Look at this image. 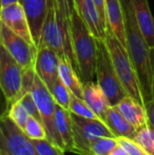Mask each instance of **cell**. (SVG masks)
Returning <instances> with one entry per match:
<instances>
[{"label": "cell", "mask_w": 154, "mask_h": 155, "mask_svg": "<svg viewBox=\"0 0 154 155\" xmlns=\"http://www.w3.org/2000/svg\"><path fill=\"white\" fill-rule=\"evenodd\" d=\"M55 127L58 136L61 140L64 151L75 153L71 113L70 111L61 108L58 104L56 106L55 111Z\"/></svg>", "instance_id": "obj_18"}, {"label": "cell", "mask_w": 154, "mask_h": 155, "mask_svg": "<svg viewBox=\"0 0 154 155\" xmlns=\"http://www.w3.org/2000/svg\"><path fill=\"white\" fill-rule=\"evenodd\" d=\"M117 143H117V139L115 137H95L91 141L90 145L91 153H92V155H109V153Z\"/></svg>", "instance_id": "obj_24"}, {"label": "cell", "mask_w": 154, "mask_h": 155, "mask_svg": "<svg viewBox=\"0 0 154 155\" xmlns=\"http://www.w3.org/2000/svg\"><path fill=\"white\" fill-rule=\"evenodd\" d=\"M103 121L107 124L115 138L127 137V138L133 139L135 136V128L117 111L114 106H110L107 109L103 115Z\"/></svg>", "instance_id": "obj_19"}, {"label": "cell", "mask_w": 154, "mask_h": 155, "mask_svg": "<svg viewBox=\"0 0 154 155\" xmlns=\"http://www.w3.org/2000/svg\"><path fill=\"white\" fill-rule=\"evenodd\" d=\"M74 11L96 40H103L106 25L101 21L93 0H74Z\"/></svg>", "instance_id": "obj_12"}, {"label": "cell", "mask_w": 154, "mask_h": 155, "mask_svg": "<svg viewBox=\"0 0 154 155\" xmlns=\"http://www.w3.org/2000/svg\"><path fill=\"white\" fill-rule=\"evenodd\" d=\"M54 6H55L56 19H57L58 27L60 29L62 40H64L66 57L70 60L72 65L76 69L70 35V21L72 13L74 11V0H54Z\"/></svg>", "instance_id": "obj_13"}, {"label": "cell", "mask_w": 154, "mask_h": 155, "mask_svg": "<svg viewBox=\"0 0 154 155\" xmlns=\"http://www.w3.org/2000/svg\"><path fill=\"white\" fill-rule=\"evenodd\" d=\"M150 60H151V73H152V95L154 97V48L150 50Z\"/></svg>", "instance_id": "obj_36"}, {"label": "cell", "mask_w": 154, "mask_h": 155, "mask_svg": "<svg viewBox=\"0 0 154 155\" xmlns=\"http://www.w3.org/2000/svg\"><path fill=\"white\" fill-rule=\"evenodd\" d=\"M136 25L150 49L154 48V18L148 0H130Z\"/></svg>", "instance_id": "obj_16"}, {"label": "cell", "mask_w": 154, "mask_h": 155, "mask_svg": "<svg viewBox=\"0 0 154 155\" xmlns=\"http://www.w3.org/2000/svg\"><path fill=\"white\" fill-rule=\"evenodd\" d=\"M6 115L11 118V120L14 121L21 130H23L25 124L27 123L28 118H29V113L25 110V108L22 106L19 100L15 101L8 107V111H6Z\"/></svg>", "instance_id": "obj_28"}, {"label": "cell", "mask_w": 154, "mask_h": 155, "mask_svg": "<svg viewBox=\"0 0 154 155\" xmlns=\"http://www.w3.org/2000/svg\"><path fill=\"white\" fill-rule=\"evenodd\" d=\"M0 155H8V154L5 153L4 151H2V150H0Z\"/></svg>", "instance_id": "obj_38"}, {"label": "cell", "mask_w": 154, "mask_h": 155, "mask_svg": "<svg viewBox=\"0 0 154 155\" xmlns=\"http://www.w3.org/2000/svg\"><path fill=\"white\" fill-rule=\"evenodd\" d=\"M134 141L138 143L149 155H154V128L147 124L136 131Z\"/></svg>", "instance_id": "obj_23"}, {"label": "cell", "mask_w": 154, "mask_h": 155, "mask_svg": "<svg viewBox=\"0 0 154 155\" xmlns=\"http://www.w3.org/2000/svg\"><path fill=\"white\" fill-rule=\"evenodd\" d=\"M70 35L76 71L82 84L95 77L96 39L93 37L80 17L73 11L70 21Z\"/></svg>", "instance_id": "obj_2"}, {"label": "cell", "mask_w": 154, "mask_h": 155, "mask_svg": "<svg viewBox=\"0 0 154 155\" xmlns=\"http://www.w3.org/2000/svg\"><path fill=\"white\" fill-rule=\"evenodd\" d=\"M84 100L101 120L107 109L111 106L99 84L93 80L84 84Z\"/></svg>", "instance_id": "obj_20"}, {"label": "cell", "mask_w": 154, "mask_h": 155, "mask_svg": "<svg viewBox=\"0 0 154 155\" xmlns=\"http://www.w3.org/2000/svg\"><path fill=\"white\" fill-rule=\"evenodd\" d=\"M107 30L126 47L125 8L123 0H106Z\"/></svg>", "instance_id": "obj_15"}, {"label": "cell", "mask_w": 154, "mask_h": 155, "mask_svg": "<svg viewBox=\"0 0 154 155\" xmlns=\"http://www.w3.org/2000/svg\"><path fill=\"white\" fill-rule=\"evenodd\" d=\"M58 77L73 95L78 98H84V84L76 70L67 57L59 58Z\"/></svg>", "instance_id": "obj_21"}, {"label": "cell", "mask_w": 154, "mask_h": 155, "mask_svg": "<svg viewBox=\"0 0 154 155\" xmlns=\"http://www.w3.org/2000/svg\"><path fill=\"white\" fill-rule=\"evenodd\" d=\"M117 139V143L121 146V147L125 148V150L128 152L129 155H149L138 145L136 141H134L131 138H127V137H118Z\"/></svg>", "instance_id": "obj_30"}, {"label": "cell", "mask_w": 154, "mask_h": 155, "mask_svg": "<svg viewBox=\"0 0 154 155\" xmlns=\"http://www.w3.org/2000/svg\"><path fill=\"white\" fill-rule=\"evenodd\" d=\"M38 45H45V47L52 49L57 54L59 58L66 57L61 32H60V29L57 23V19H56L54 0L50 1L49 10H48V14L45 16L44 22H43L42 25L40 41H39Z\"/></svg>", "instance_id": "obj_11"}, {"label": "cell", "mask_w": 154, "mask_h": 155, "mask_svg": "<svg viewBox=\"0 0 154 155\" xmlns=\"http://www.w3.org/2000/svg\"><path fill=\"white\" fill-rule=\"evenodd\" d=\"M30 93L32 94L36 102V106L38 108L41 121H42L45 131H47L48 140L59 147L61 150H64L61 140L58 136L55 127V111L57 104L54 100L52 93L42 82V80L38 77L37 74L34 78Z\"/></svg>", "instance_id": "obj_6"}, {"label": "cell", "mask_w": 154, "mask_h": 155, "mask_svg": "<svg viewBox=\"0 0 154 155\" xmlns=\"http://www.w3.org/2000/svg\"><path fill=\"white\" fill-rule=\"evenodd\" d=\"M6 111H8V104H6L5 97H4L3 93L0 89V116L6 114Z\"/></svg>", "instance_id": "obj_34"}, {"label": "cell", "mask_w": 154, "mask_h": 155, "mask_svg": "<svg viewBox=\"0 0 154 155\" xmlns=\"http://www.w3.org/2000/svg\"><path fill=\"white\" fill-rule=\"evenodd\" d=\"M23 70L0 41V89L5 97L8 109L22 96Z\"/></svg>", "instance_id": "obj_5"}, {"label": "cell", "mask_w": 154, "mask_h": 155, "mask_svg": "<svg viewBox=\"0 0 154 155\" xmlns=\"http://www.w3.org/2000/svg\"><path fill=\"white\" fill-rule=\"evenodd\" d=\"M38 155H64V151L48 139L32 140Z\"/></svg>", "instance_id": "obj_29"}, {"label": "cell", "mask_w": 154, "mask_h": 155, "mask_svg": "<svg viewBox=\"0 0 154 155\" xmlns=\"http://www.w3.org/2000/svg\"><path fill=\"white\" fill-rule=\"evenodd\" d=\"M103 41L123 90L126 91L128 96L134 98L144 106V99L140 93L137 77L126 47L121 45L120 41L109 31H106Z\"/></svg>", "instance_id": "obj_3"}, {"label": "cell", "mask_w": 154, "mask_h": 155, "mask_svg": "<svg viewBox=\"0 0 154 155\" xmlns=\"http://www.w3.org/2000/svg\"><path fill=\"white\" fill-rule=\"evenodd\" d=\"M95 76L97 84L106 94L111 106H115L127 93L123 90L116 75L110 54L103 40H96V60H95Z\"/></svg>", "instance_id": "obj_4"}, {"label": "cell", "mask_w": 154, "mask_h": 155, "mask_svg": "<svg viewBox=\"0 0 154 155\" xmlns=\"http://www.w3.org/2000/svg\"><path fill=\"white\" fill-rule=\"evenodd\" d=\"M58 64L59 57L53 50L45 45H38L34 70L50 92L58 79Z\"/></svg>", "instance_id": "obj_10"}, {"label": "cell", "mask_w": 154, "mask_h": 155, "mask_svg": "<svg viewBox=\"0 0 154 155\" xmlns=\"http://www.w3.org/2000/svg\"><path fill=\"white\" fill-rule=\"evenodd\" d=\"M0 41L22 70L34 68L37 48L28 43L23 38L11 31L0 20Z\"/></svg>", "instance_id": "obj_8"}, {"label": "cell", "mask_w": 154, "mask_h": 155, "mask_svg": "<svg viewBox=\"0 0 154 155\" xmlns=\"http://www.w3.org/2000/svg\"><path fill=\"white\" fill-rule=\"evenodd\" d=\"M93 2L96 5V8L98 11V14L101 18V21L107 28V22H106V0H93Z\"/></svg>", "instance_id": "obj_33"}, {"label": "cell", "mask_w": 154, "mask_h": 155, "mask_svg": "<svg viewBox=\"0 0 154 155\" xmlns=\"http://www.w3.org/2000/svg\"><path fill=\"white\" fill-rule=\"evenodd\" d=\"M0 10H1V0H0Z\"/></svg>", "instance_id": "obj_39"}, {"label": "cell", "mask_w": 154, "mask_h": 155, "mask_svg": "<svg viewBox=\"0 0 154 155\" xmlns=\"http://www.w3.org/2000/svg\"><path fill=\"white\" fill-rule=\"evenodd\" d=\"M109 155H129V154H128V152L125 150V148L121 147L119 143H117L115 147L112 149V151L109 153Z\"/></svg>", "instance_id": "obj_35"}, {"label": "cell", "mask_w": 154, "mask_h": 155, "mask_svg": "<svg viewBox=\"0 0 154 155\" xmlns=\"http://www.w3.org/2000/svg\"><path fill=\"white\" fill-rule=\"evenodd\" d=\"M144 107L147 115V121L154 128V97L145 102Z\"/></svg>", "instance_id": "obj_32"}, {"label": "cell", "mask_w": 154, "mask_h": 155, "mask_svg": "<svg viewBox=\"0 0 154 155\" xmlns=\"http://www.w3.org/2000/svg\"><path fill=\"white\" fill-rule=\"evenodd\" d=\"M50 1L51 0H19L27 15L32 37L36 48L40 41L41 30H42L45 16L48 14Z\"/></svg>", "instance_id": "obj_14"}, {"label": "cell", "mask_w": 154, "mask_h": 155, "mask_svg": "<svg viewBox=\"0 0 154 155\" xmlns=\"http://www.w3.org/2000/svg\"><path fill=\"white\" fill-rule=\"evenodd\" d=\"M71 113V112H70ZM71 119L73 124L79 127L84 132L89 134L92 137H100V136H109L114 137L110 129L107 124L103 123L101 119H94V118H86L71 113Z\"/></svg>", "instance_id": "obj_22"}, {"label": "cell", "mask_w": 154, "mask_h": 155, "mask_svg": "<svg viewBox=\"0 0 154 155\" xmlns=\"http://www.w3.org/2000/svg\"><path fill=\"white\" fill-rule=\"evenodd\" d=\"M22 131L30 139H32V140L48 139L47 131H45L43 124L33 116H29V118H28Z\"/></svg>", "instance_id": "obj_25"}, {"label": "cell", "mask_w": 154, "mask_h": 155, "mask_svg": "<svg viewBox=\"0 0 154 155\" xmlns=\"http://www.w3.org/2000/svg\"><path fill=\"white\" fill-rule=\"evenodd\" d=\"M0 150L8 155H38L32 139L6 114L0 116Z\"/></svg>", "instance_id": "obj_7"}, {"label": "cell", "mask_w": 154, "mask_h": 155, "mask_svg": "<svg viewBox=\"0 0 154 155\" xmlns=\"http://www.w3.org/2000/svg\"><path fill=\"white\" fill-rule=\"evenodd\" d=\"M69 111L71 113L78 116L86 117V118H94V119H100L94 112L92 109L88 106L84 98H78L75 95L71 94V100H70V107H69Z\"/></svg>", "instance_id": "obj_27"}, {"label": "cell", "mask_w": 154, "mask_h": 155, "mask_svg": "<svg viewBox=\"0 0 154 155\" xmlns=\"http://www.w3.org/2000/svg\"><path fill=\"white\" fill-rule=\"evenodd\" d=\"M123 2L125 8L126 49L135 71L145 104V102L153 98L150 60L151 49L147 45L144 36L136 25L130 0H123Z\"/></svg>", "instance_id": "obj_1"}, {"label": "cell", "mask_w": 154, "mask_h": 155, "mask_svg": "<svg viewBox=\"0 0 154 155\" xmlns=\"http://www.w3.org/2000/svg\"><path fill=\"white\" fill-rule=\"evenodd\" d=\"M51 93L56 104L61 107V108L69 111L71 94L72 93H71L70 90L64 86V82L59 79V77H58V79L56 80L55 84H54L53 88H52V90H51Z\"/></svg>", "instance_id": "obj_26"}, {"label": "cell", "mask_w": 154, "mask_h": 155, "mask_svg": "<svg viewBox=\"0 0 154 155\" xmlns=\"http://www.w3.org/2000/svg\"><path fill=\"white\" fill-rule=\"evenodd\" d=\"M19 101L22 104V106L25 107V110L28 111L30 116L35 117L36 119L41 121V117H40V114H39L38 108H37V106H36V102H35V100H34L31 93L29 92V93L23 94L20 97V99H19ZM41 123H42V121H41Z\"/></svg>", "instance_id": "obj_31"}, {"label": "cell", "mask_w": 154, "mask_h": 155, "mask_svg": "<svg viewBox=\"0 0 154 155\" xmlns=\"http://www.w3.org/2000/svg\"><path fill=\"white\" fill-rule=\"evenodd\" d=\"M19 0H1V6L8 5V4L14 3V2H18Z\"/></svg>", "instance_id": "obj_37"}, {"label": "cell", "mask_w": 154, "mask_h": 155, "mask_svg": "<svg viewBox=\"0 0 154 155\" xmlns=\"http://www.w3.org/2000/svg\"><path fill=\"white\" fill-rule=\"evenodd\" d=\"M114 107L135 128L136 131L148 124L145 107L134 98L127 95Z\"/></svg>", "instance_id": "obj_17"}, {"label": "cell", "mask_w": 154, "mask_h": 155, "mask_svg": "<svg viewBox=\"0 0 154 155\" xmlns=\"http://www.w3.org/2000/svg\"><path fill=\"white\" fill-rule=\"evenodd\" d=\"M0 20L11 30L23 38L28 43L36 47L32 37L31 29H30L29 21L25 15L23 8L21 6L20 2L8 4L1 6L0 10Z\"/></svg>", "instance_id": "obj_9"}]
</instances>
